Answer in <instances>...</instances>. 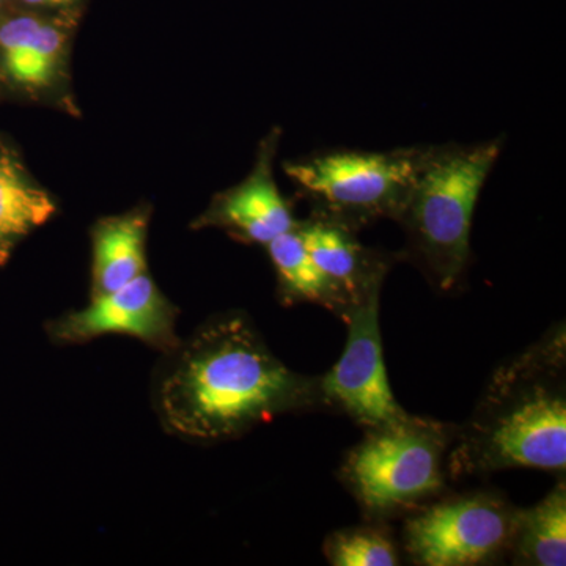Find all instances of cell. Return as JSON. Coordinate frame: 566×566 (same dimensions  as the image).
<instances>
[{
    "label": "cell",
    "mask_w": 566,
    "mask_h": 566,
    "mask_svg": "<svg viewBox=\"0 0 566 566\" xmlns=\"http://www.w3.org/2000/svg\"><path fill=\"white\" fill-rule=\"evenodd\" d=\"M316 397L312 379L285 367L245 319L229 316L181 349L158 387V409L174 433L222 441Z\"/></svg>",
    "instance_id": "1"
},
{
    "label": "cell",
    "mask_w": 566,
    "mask_h": 566,
    "mask_svg": "<svg viewBox=\"0 0 566 566\" xmlns=\"http://www.w3.org/2000/svg\"><path fill=\"white\" fill-rule=\"evenodd\" d=\"M501 155V142L430 147L400 219L434 282L455 285L471 253L476 200Z\"/></svg>",
    "instance_id": "2"
},
{
    "label": "cell",
    "mask_w": 566,
    "mask_h": 566,
    "mask_svg": "<svg viewBox=\"0 0 566 566\" xmlns=\"http://www.w3.org/2000/svg\"><path fill=\"white\" fill-rule=\"evenodd\" d=\"M428 150L319 153L286 164L285 172L318 205V216L352 229L400 219Z\"/></svg>",
    "instance_id": "3"
},
{
    "label": "cell",
    "mask_w": 566,
    "mask_h": 566,
    "mask_svg": "<svg viewBox=\"0 0 566 566\" xmlns=\"http://www.w3.org/2000/svg\"><path fill=\"white\" fill-rule=\"evenodd\" d=\"M446 431L409 417L378 428L346 463V476L371 513H389L422 501L442 488Z\"/></svg>",
    "instance_id": "4"
},
{
    "label": "cell",
    "mask_w": 566,
    "mask_h": 566,
    "mask_svg": "<svg viewBox=\"0 0 566 566\" xmlns=\"http://www.w3.org/2000/svg\"><path fill=\"white\" fill-rule=\"evenodd\" d=\"M517 515L486 494L450 499L406 524V547L420 565L485 564L515 542Z\"/></svg>",
    "instance_id": "5"
},
{
    "label": "cell",
    "mask_w": 566,
    "mask_h": 566,
    "mask_svg": "<svg viewBox=\"0 0 566 566\" xmlns=\"http://www.w3.org/2000/svg\"><path fill=\"white\" fill-rule=\"evenodd\" d=\"M346 318L348 340L344 354L319 382V395L371 430L405 422L411 416L395 400L387 378L379 331V290L353 307Z\"/></svg>",
    "instance_id": "6"
},
{
    "label": "cell",
    "mask_w": 566,
    "mask_h": 566,
    "mask_svg": "<svg viewBox=\"0 0 566 566\" xmlns=\"http://www.w3.org/2000/svg\"><path fill=\"white\" fill-rule=\"evenodd\" d=\"M468 460L482 471L532 468L565 471L566 401L564 395L534 387L486 424Z\"/></svg>",
    "instance_id": "7"
},
{
    "label": "cell",
    "mask_w": 566,
    "mask_h": 566,
    "mask_svg": "<svg viewBox=\"0 0 566 566\" xmlns=\"http://www.w3.org/2000/svg\"><path fill=\"white\" fill-rule=\"evenodd\" d=\"M175 308L156 283L142 274L114 292L92 297L84 311L52 324L51 334L63 344H81L99 335L125 334L161 349H175Z\"/></svg>",
    "instance_id": "8"
},
{
    "label": "cell",
    "mask_w": 566,
    "mask_h": 566,
    "mask_svg": "<svg viewBox=\"0 0 566 566\" xmlns=\"http://www.w3.org/2000/svg\"><path fill=\"white\" fill-rule=\"evenodd\" d=\"M277 136L270 134L251 175L240 185L219 193L199 223L219 227L243 243L268 245L296 227L292 208L283 199L273 174Z\"/></svg>",
    "instance_id": "9"
},
{
    "label": "cell",
    "mask_w": 566,
    "mask_h": 566,
    "mask_svg": "<svg viewBox=\"0 0 566 566\" xmlns=\"http://www.w3.org/2000/svg\"><path fill=\"white\" fill-rule=\"evenodd\" d=\"M69 21L62 18H11L0 24V70L10 84L31 95H57L66 84Z\"/></svg>",
    "instance_id": "10"
},
{
    "label": "cell",
    "mask_w": 566,
    "mask_h": 566,
    "mask_svg": "<svg viewBox=\"0 0 566 566\" xmlns=\"http://www.w3.org/2000/svg\"><path fill=\"white\" fill-rule=\"evenodd\" d=\"M296 230L314 262L349 307H356L368 294L381 290L385 264L357 243L348 227L318 216L297 223Z\"/></svg>",
    "instance_id": "11"
},
{
    "label": "cell",
    "mask_w": 566,
    "mask_h": 566,
    "mask_svg": "<svg viewBox=\"0 0 566 566\" xmlns=\"http://www.w3.org/2000/svg\"><path fill=\"white\" fill-rule=\"evenodd\" d=\"M148 214L144 210L103 219L93 230L92 297L120 289L147 271Z\"/></svg>",
    "instance_id": "12"
},
{
    "label": "cell",
    "mask_w": 566,
    "mask_h": 566,
    "mask_svg": "<svg viewBox=\"0 0 566 566\" xmlns=\"http://www.w3.org/2000/svg\"><path fill=\"white\" fill-rule=\"evenodd\" d=\"M55 211L54 197L29 174L17 153L0 148V263Z\"/></svg>",
    "instance_id": "13"
},
{
    "label": "cell",
    "mask_w": 566,
    "mask_h": 566,
    "mask_svg": "<svg viewBox=\"0 0 566 566\" xmlns=\"http://www.w3.org/2000/svg\"><path fill=\"white\" fill-rule=\"evenodd\" d=\"M266 248L286 296L327 305L345 315L353 311L314 262L296 227L275 238Z\"/></svg>",
    "instance_id": "14"
},
{
    "label": "cell",
    "mask_w": 566,
    "mask_h": 566,
    "mask_svg": "<svg viewBox=\"0 0 566 566\" xmlns=\"http://www.w3.org/2000/svg\"><path fill=\"white\" fill-rule=\"evenodd\" d=\"M526 564H566V490L560 483L538 505L517 515L515 542Z\"/></svg>",
    "instance_id": "15"
},
{
    "label": "cell",
    "mask_w": 566,
    "mask_h": 566,
    "mask_svg": "<svg viewBox=\"0 0 566 566\" xmlns=\"http://www.w3.org/2000/svg\"><path fill=\"white\" fill-rule=\"evenodd\" d=\"M326 556L335 566H394L398 554L394 543L375 528H352L331 536Z\"/></svg>",
    "instance_id": "16"
},
{
    "label": "cell",
    "mask_w": 566,
    "mask_h": 566,
    "mask_svg": "<svg viewBox=\"0 0 566 566\" xmlns=\"http://www.w3.org/2000/svg\"><path fill=\"white\" fill-rule=\"evenodd\" d=\"M25 6L43 10H62L76 3L77 0H21Z\"/></svg>",
    "instance_id": "17"
},
{
    "label": "cell",
    "mask_w": 566,
    "mask_h": 566,
    "mask_svg": "<svg viewBox=\"0 0 566 566\" xmlns=\"http://www.w3.org/2000/svg\"><path fill=\"white\" fill-rule=\"evenodd\" d=\"M2 2H3V0H0V3H2Z\"/></svg>",
    "instance_id": "18"
}]
</instances>
